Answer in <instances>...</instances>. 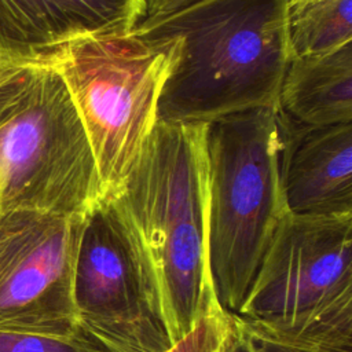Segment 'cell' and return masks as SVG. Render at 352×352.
I'll return each mask as SVG.
<instances>
[{"instance_id":"cell-17","label":"cell","mask_w":352,"mask_h":352,"mask_svg":"<svg viewBox=\"0 0 352 352\" xmlns=\"http://www.w3.org/2000/svg\"><path fill=\"white\" fill-rule=\"evenodd\" d=\"M289 1H292V0H289Z\"/></svg>"},{"instance_id":"cell-8","label":"cell","mask_w":352,"mask_h":352,"mask_svg":"<svg viewBox=\"0 0 352 352\" xmlns=\"http://www.w3.org/2000/svg\"><path fill=\"white\" fill-rule=\"evenodd\" d=\"M77 331L103 352H166L124 230L103 198L84 217L73 278Z\"/></svg>"},{"instance_id":"cell-15","label":"cell","mask_w":352,"mask_h":352,"mask_svg":"<svg viewBox=\"0 0 352 352\" xmlns=\"http://www.w3.org/2000/svg\"><path fill=\"white\" fill-rule=\"evenodd\" d=\"M235 318V331L228 352H307L296 348H289L275 342H270L253 336L245 329V326Z\"/></svg>"},{"instance_id":"cell-6","label":"cell","mask_w":352,"mask_h":352,"mask_svg":"<svg viewBox=\"0 0 352 352\" xmlns=\"http://www.w3.org/2000/svg\"><path fill=\"white\" fill-rule=\"evenodd\" d=\"M182 54L175 37L133 30L62 45L40 58L62 76L89 142L102 199L122 186L158 118V102Z\"/></svg>"},{"instance_id":"cell-12","label":"cell","mask_w":352,"mask_h":352,"mask_svg":"<svg viewBox=\"0 0 352 352\" xmlns=\"http://www.w3.org/2000/svg\"><path fill=\"white\" fill-rule=\"evenodd\" d=\"M287 38L292 58L352 43V0L289 1Z\"/></svg>"},{"instance_id":"cell-11","label":"cell","mask_w":352,"mask_h":352,"mask_svg":"<svg viewBox=\"0 0 352 352\" xmlns=\"http://www.w3.org/2000/svg\"><path fill=\"white\" fill-rule=\"evenodd\" d=\"M279 110L304 125L352 122V43L290 59L280 85Z\"/></svg>"},{"instance_id":"cell-7","label":"cell","mask_w":352,"mask_h":352,"mask_svg":"<svg viewBox=\"0 0 352 352\" xmlns=\"http://www.w3.org/2000/svg\"><path fill=\"white\" fill-rule=\"evenodd\" d=\"M84 217L0 212V331L78 333L73 278Z\"/></svg>"},{"instance_id":"cell-14","label":"cell","mask_w":352,"mask_h":352,"mask_svg":"<svg viewBox=\"0 0 352 352\" xmlns=\"http://www.w3.org/2000/svg\"><path fill=\"white\" fill-rule=\"evenodd\" d=\"M0 352H103L77 333L74 336H48L23 331H0Z\"/></svg>"},{"instance_id":"cell-9","label":"cell","mask_w":352,"mask_h":352,"mask_svg":"<svg viewBox=\"0 0 352 352\" xmlns=\"http://www.w3.org/2000/svg\"><path fill=\"white\" fill-rule=\"evenodd\" d=\"M279 124L280 180L289 212L352 214V122L304 125L279 110Z\"/></svg>"},{"instance_id":"cell-5","label":"cell","mask_w":352,"mask_h":352,"mask_svg":"<svg viewBox=\"0 0 352 352\" xmlns=\"http://www.w3.org/2000/svg\"><path fill=\"white\" fill-rule=\"evenodd\" d=\"M280 148L278 106L208 122L206 253L217 301L232 315L289 213L280 180Z\"/></svg>"},{"instance_id":"cell-3","label":"cell","mask_w":352,"mask_h":352,"mask_svg":"<svg viewBox=\"0 0 352 352\" xmlns=\"http://www.w3.org/2000/svg\"><path fill=\"white\" fill-rule=\"evenodd\" d=\"M102 201L69 89L41 59L0 56V212L87 214Z\"/></svg>"},{"instance_id":"cell-10","label":"cell","mask_w":352,"mask_h":352,"mask_svg":"<svg viewBox=\"0 0 352 352\" xmlns=\"http://www.w3.org/2000/svg\"><path fill=\"white\" fill-rule=\"evenodd\" d=\"M144 0H0V56L36 59L73 41L126 33Z\"/></svg>"},{"instance_id":"cell-2","label":"cell","mask_w":352,"mask_h":352,"mask_svg":"<svg viewBox=\"0 0 352 352\" xmlns=\"http://www.w3.org/2000/svg\"><path fill=\"white\" fill-rule=\"evenodd\" d=\"M287 3L197 0L140 21L133 32L182 43L179 62L158 102V121L209 122L276 107L292 59Z\"/></svg>"},{"instance_id":"cell-4","label":"cell","mask_w":352,"mask_h":352,"mask_svg":"<svg viewBox=\"0 0 352 352\" xmlns=\"http://www.w3.org/2000/svg\"><path fill=\"white\" fill-rule=\"evenodd\" d=\"M234 315L270 342L352 352V214L289 212Z\"/></svg>"},{"instance_id":"cell-1","label":"cell","mask_w":352,"mask_h":352,"mask_svg":"<svg viewBox=\"0 0 352 352\" xmlns=\"http://www.w3.org/2000/svg\"><path fill=\"white\" fill-rule=\"evenodd\" d=\"M208 122L158 121L110 202L175 345L220 309L206 253Z\"/></svg>"},{"instance_id":"cell-13","label":"cell","mask_w":352,"mask_h":352,"mask_svg":"<svg viewBox=\"0 0 352 352\" xmlns=\"http://www.w3.org/2000/svg\"><path fill=\"white\" fill-rule=\"evenodd\" d=\"M234 331V315L220 308L205 316L192 331L166 352H228Z\"/></svg>"},{"instance_id":"cell-16","label":"cell","mask_w":352,"mask_h":352,"mask_svg":"<svg viewBox=\"0 0 352 352\" xmlns=\"http://www.w3.org/2000/svg\"><path fill=\"white\" fill-rule=\"evenodd\" d=\"M194 1H197V0H144L146 14H144L143 19L173 12V11H176L184 6H188Z\"/></svg>"}]
</instances>
